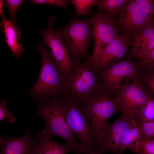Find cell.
I'll return each mask as SVG.
<instances>
[{
	"label": "cell",
	"mask_w": 154,
	"mask_h": 154,
	"mask_svg": "<svg viewBox=\"0 0 154 154\" xmlns=\"http://www.w3.org/2000/svg\"><path fill=\"white\" fill-rule=\"evenodd\" d=\"M36 101L38 104L37 116L45 121L41 134L49 137H59L70 146L73 152L86 154L84 147L76 140L67 121V98H52Z\"/></svg>",
	"instance_id": "6da1fadb"
},
{
	"label": "cell",
	"mask_w": 154,
	"mask_h": 154,
	"mask_svg": "<svg viewBox=\"0 0 154 154\" xmlns=\"http://www.w3.org/2000/svg\"><path fill=\"white\" fill-rule=\"evenodd\" d=\"M36 50L41 55L42 65L29 96H35V100L66 97L67 78L59 70L49 50L42 43H39Z\"/></svg>",
	"instance_id": "7a4b0ae2"
},
{
	"label": "cell",
	"mask_w": 154,
	"mask_h": 154,
	"mask_svg": "<svg viewBox=\"0 0 154 154\" xmlns=\"http://www.w3.org/2000/svg\"><path fill=\"white\" fill-rule=\"evenodd\" d=\"M80 104L90 119L98 147L108 119L115 113L121 111L119 97L117 95L113 97L103 87L87 97Z\"/></svg>",
	"instance_id": "3957f363"
},
{
	"label": "cell",
	"mask_w": 154,
	"mask_h": 154,
	"mask_svg": "<svg viewBox=\"0 0 154 154\" xmlns=\"http://www.w3.org/2000/svg\"><path fill=\"white\" fill-rule=\"evenodd\" d=\"M71 19L66 26L57 30L66 44L70 56L73 62L88 59V49L93 38L92 18L79 20L76 15L71 14Z\"/></svg>",
	"instance_id": "277c9868"
},
{
	"label": "cell",
	"mask_w": 154,
	"mask_h": 154,
	"mask_svg": "<svg viewBox=\"0 0 154 154\" xmlns=\"http://www.w3.org/2000/svg\"><path fill=\"white\" fill-rule=\"evenodd\" d=\"M74 69L67 78L66 97L80 104L88 96L104 87L99 74L87 62H73Z\"/></svg>",
	"instance_id": "5b68a950"
},
{
	"label": "cell",
	"mask_w": 154,
	"mask_h": 154,
	"mask_svg": "<svg viewBox=\"0 0 154 154\" xmlns=\"http://www.w3.org/2000/svg\"><path fill=\"white\" fill-rule=\"evenodd\" d=\"M67 98L66 117L70 128L84 147L86 154H99L88 116L80 104Z\"/></svg>",
	"instance_id": "8992f818"
},
{
	"label": "cell",
	"mask_w": 154,
	"mask_h": 154,
	"mask_svg": "<svg viewBox=\"0 0 154 154\" xmlns=\"http://www.w3.org/2000/svg\"><path fill=\"white\" fill-rule=\"evenodd\" d=\"M140 69L139 62L135 63L126 58L99 74L104 88L112 96H116L124 87L138 76Z\"/></svg>",
	"instance_id": "52a82bcc"
},
{
	"label": "cell",
	"mask_w": 154,
	"mask_h": 154,
	"mask_svg": "<svg viewBox=\"0 0 154 154\" xmlns=\"http://www.w3.org/2000/svg\"><path fill=\"white\" fill-rule=\"evenodd\" d=\"M55 20L54 17H50L46 29L38 31V33L41 37L42 43L48 47L59 70L67 78L74 70V63L62 36L58 31L53 29Z\"/></svg>",
	"instance_id": "ba28073f"
},
{
	"label": "cell",
	"mask_w": 154,
	"mask_h": 154,
	"mask_svg": "<svg viewBox=\"0 0 154 154\" xmlns=\"http://www.w3.org/2000/svg\"><path fill=\"white\" fill-rule=\"evenodd\" d=\"M137 119L122 113L116 121L107 123L98 144L99 154H123V143L128 129Z\"/></svg>",
	"instance_id": "9c48e42d"
},
{
	"label": "cell",
	"mask_w": 154,
	"mask_h": 154,
	"mask_svg": "<svg viewBox=\"0 0 154 154\" xmlns=\"http://www.w3.org/2000/svg\"><path fill=\"white\" fill-rule=\"evenodd\" d=\"M149 94L138 76L133 79L117 95L122 113L137 119Z\"/></svg>",
	"instance_id": "30bf717a"
},
{
	"label": "cell",
	"mask_w": 154,
	"mask_h": 154,
	"mask_svg": "<svg viewBox=\"0 0 154 154\" xmlns=\"http://www.w3.org/2000/svg\"><path fill=\"white\" fill-rule=\"evenodd\" d=\"M90 16L93 20L94 39L93 50L88 60L94 59L119 34L114 20L103 12L98 10L92 12Z\"/></svg>",
	"instance_id": "8fae6325"
},
{
	"label": "cell",
	"mask_w": 154,
	"mask_h": 154,
	"mask_svg": "<svg viewBox=\"0 0 154 154\" xmlns=\"http://www.w3.org/2000/svg\"><path fill=\"white\" fill-rule=\"evenodd\" d=\"M130 45L129 36L123 33L118 34L94 59L85 61L99 73L119 61L125 55Z\"/></svg>",
	"instance_id": "7c38bea8"
},
{
	"label": "cell",
	"mask_w": 154,
	"mask_h": 154,
	"mask_svg": "<svg viewBox=\"0 0 154 154\" xmlns=\"http://www.w3.org/2000/svg\"><path fill=\"white\" fill-rule=\"evenodd\" d=\"M38 140L30 130L25 131V134L18 137L9 135L0 137V154H32L34 147Z\"/></svg>",
	"instance_id": "4fadbf2b"
},
{
	"label": "cell",
	"mask_w": 154,
	"mask_h": 154,
	"mask_svg": "<svg viewBox=\"0 0 154 154\" xmlns=\"http://www.w3.org/2000/svg\"><path fill=\"white\" fill-rule=\"evenodd\" d=\"M119 34L130 36L148 25L135 0H128L121 15L115 21Z\"/></svg>",
	"instance_id": "5bb4252c"
},
{
	"label": "cell",
	"mask_w": 154,
	"mask_h": 154,
	"mask_svg": "<svg viewBox=\"0 0 154 154\" xmlns=\"http://www.w3.org/2000/svg\"><path fill=\"white\" fill-rule=\"evenodd\" d=\"M38 140L36 144L32 154H66L73 152L70 146L66 143L63 144L54 141L50 137L37 135Z\"/></svg>",
	"instance_id": "9a60e30c"
},
{
	"label": "cell",
	"mask_w": 154,
	"mask_h": 154,
	"mask_svg": "<svg viewBox=\"0 0 154 154\" xmlns=\"http://www.w3.org/2000/svg\"><path fill=\"white\" fill-rule=\"evenodd\" d=\"M1 30L4 32L5 41L13 55L16 58L20 57L23 54L24 49L23 45L19 42L16 31L9 20L2 21L0 23Z\"/></svg>",
	"instance_id": "2e32d148"
},
{
	"label": "cell",
	"mask_w": 154,
	"mask_h": 154,
	"mask_svg": "<svg viewBox=\"0 0 154 154\" xmlns=\"http://www.w3.org/2000/svg\"><path fill=\"white\" fill-rule=\"evenodd\" d=\"M128 0H98V10L115 21L121 15Z\"/></svg>",
	"instance_id": "e0dca14e"
},
{
	"label": "cell",
	"mask_w": 154,
	"mask_h": 154,
	"mask_svg": "<svg viewBox=\"0 0 154 154\" xmlns=\"http://www.w3.org/2000/svg\"><path fill=\"white\" fill-rule=\"evenodd\" d=\"M141 123L137 120L127 131L123 143L124 151L129 149L133 151L136 143L141 140Z\"/></svg>",
	"instance_id": "ac0fdd59"
},
{
	"label": "cell",
	"mask_w": 154,
	"mask_h": 154,
	"mask_svg": "<svg viewBox=\"0 0 154 154\" xmlns=\"http://www.w3.org/2000/svg\"><path fill=\"white\" fill-rule=\"evenodd\" d=\"M154 37V27L146 26L133 33L130 37L131 48L136 47Z\"/></svg>",
	"instance_id": "d6986e66"
},
{
	"label": "cell",
	"mask_w": 154,
	"mask_h": 154,
	"mask_svg": "<svg viewBox=\"0 0 154 154\" xmlns=\"http://www.w3.org/2000/svg\"><path fill=\"white\" fill-rule=\"evenodd\" d=\"M139 63L140 69L138 77L154 94V68L145 63Z\"/></svg>",
	"instance_id": "ffe728a7"
},
{
	"label": "cell",
	"mask_w": 154,
	"mask_h": 154,
	"mask_svg": "<svg viewBox=\"0 0 154 154\" xmlns=\"http://www.w3.org/2000/svg\"><path fill=\"white\" fill-rule=\"evenodd\" d=\"M70 3L73 5L78 17L80 15H90L92 8L97 5L98 0H70Z\"/></svg>",
	"instance_id": "44dd1931"
},
{
	"label": "cell",
	"mask_w": 154,
	"mask_h": 154,
	"mask_svg": "<svg viewBox=\"0 0 154 154\" xmlns=\"http://www.w3.org/2000/svg\"><path fill=\"white\" fill-rule=\"evenodd\" d=\"M24 1L23 0H5L3 2L4 5L7 7L9 12L10 21L16 31L18 39L21 38V34L17 23L16 15L18 9Z\"/></svg>",
	"instance_id": "7402d4cb"
},
{
	"label": "cell",
	"mask_w": 154,
	"mask_h": 154,
	"mask_svg": "<svg viewBox=\"0 0 154 154\" xmlns=\"http://www.w3.org/2000/svg\"><path fill=\"white\" fill-rule=\"evenodd\" d=\"M137 119L141 124L154 121V97L150 94Z\"/></svg>",
	"instance_id": "603a6c76"
},
{
	"label": "cell",
	"mask_w": 154,
	"mask_h": 154,
	"mask_svg": "<svg viewBox=\"0 0 154 154\" xmlns=\"http://www.w3.org/2000/svg\"><path fill=\"white\" fill-rule=\"evenodd\" d=\"M139 9L148 25H151L154 10V0H135Z\"/></svg>",
	"instance_id": "cb8c5ba5"
},
{
	"label": "cell",
	"mask_w": 154,
	"mask_h": 154,
	"mask_svg": "<svg viewBox=\"0 0 154 154\" xmlns=\"http://www.w3.org/2000/svg\"><path fill=\"white\" fill-rule=\"evenodd\" d=\"M133 152L136 154H154V142L140 140L136 143Z\"/></svg>",
	"instance_id": "d4e9b609"
},
{
	"label": "cell",
	"mask_w": 154,
	"mask_h": 154,
	"mask_svg": "<svg viewBox=\"0 0 154 154\" xmlns=\"http://www.w3.org/2000/svg\"><path fill=\"white\" fill-rule=\"evenodd\" d=\"M140 133L142 141H149L154 139V121L141 124Z\"/></svg>",
	"instance_id": "484cf974"
},
{
	"label": "cell",
	"mask_w": 154,
	"mask_h": 154,
	"mask_svg": "<svg viewBox=\"0 0 154 154\" xmlns=\"http://www.w3.org/2000/svg\"><path fill=\"white\" fill-rule=\"evenodd\" d=\"M31 5L35 4H44L59 7L67 10L69 0H29Z\"/></svg>",
	"instance_id": "4316f807"
},
{
	"label": "cell",
	"mask_w": 154,
	"mask_h": 154,
	"mask_svg": "<svg viewBox=\"0 0 154 154\" xmlns=\"http://www.w3.org/2000/svg\"><path fill=\"white\" fill-rule=\"evenodd\" d=\"M7 101L2 100L0 103V121L5 119H7L10 123H14L16 120V117L13 114L10 113L6 107Z\"/></svg>",
	"instance_id": "83f0119b"
},
{
	"label": "cell",
	"mask_w": 154,
	"mask_h": 154,
	"mask_svg": "<svg viewBox=\"0 0 154 154\" xmlns=\"http://www.w3.org/2000/svg\"><path fill=\"white\" fill-rule=\"evenodd\" d=\"M134 58L139 60V62L145 63L154 68V48L139 54Z\"/></svg>",
	"instance_id": "f1b7e54d"
},
{
	"label": "cell",
	"mask_w": 154,
	"mask_h": 154,
	"mask_svg": "<svg viewBox=\"0 0 154 154\" xmlns=\"http://www.w3.org/2000/svg\"><path fill=\"white\" fill-rule=\"evenodd\" d=\"M4 1L2 0H0V14L2 20V21H4L7 20L3 11V5Z\"/></svg>",
	"instance_id": "f546056e"
},
{
	"label": "cell",
	"mask_w": 154,
	"mask_h": 154,
	"mask_svg": "<svg viewBox=\"0 0 154 154\" xmlns=\"http://www.w3.org/2000/svg\"><path fill=\"white\" fill-rule=\"evenodd\" d=\"M151 25L153 26L154 27V10L153 13V16L152 17Z\"/></svg>",
	"instance_id": "4dcf8cb0"
},
{
	"label": "cell",
	"mask_w": 154,
	"mask_h": 154,
	"mask_svg": "<svg viewBox=\"0 0 154 154\" xmlns=\"http://www.w3.org/2000/svg\"><path fill=\"white\" fill-rule=\"evenodd\" d=\"M151 140L152 141H153L154 142V139H151Z\"/></svg>",
	"instance_id": "1f68e13d"
}]
</instances>
